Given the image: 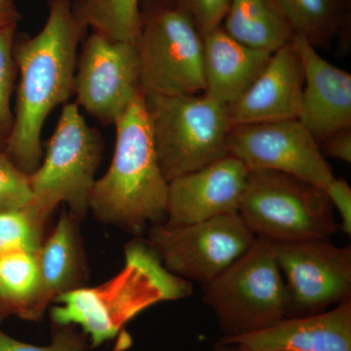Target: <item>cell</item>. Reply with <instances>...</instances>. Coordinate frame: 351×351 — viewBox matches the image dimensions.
I'll use <instances>...</instances> for the list:
<instances>
[{
    "instance_id": "277c9868",
    "label": "cell",
    "mask_w": 351,
    "mask_h": 351,
    "mask_svg": "<svg viewBox=\"0 0 351 351\" xmlns=\"http://www.w3.org/2000/svg\"><path fill=\"white\" fill-rule=\"evenodd\" d=\"M202 292L223 338L258 332L287 317V288L269 240L256 237L244 255L203 284Z\"/></svg>"
},
{
    "instance_id": "7402d4cb",
    "label": "cell",
    "mask_w": 351,
    "mask_h": 351,
    "mask_svg": "<svg viewBox=\"0 0 351 351\" xmlns=\"http://www.w3.org/2000/svg\"><path fill=\"white\" fill-rule=\"evenodd\" d=\"M140 3L141 0H75L73 10L92 32L110 40L137 45Z\"/></svg>"
},
{
    "instance_id": "5bb4252c",
    "label": "cell",
    "mask_w": 351,
    "mask_h": 351,
    "mask_svg": "<svg viewBox=\"0 0 351 351\" xmlns=\"http://www.w3.org/2000/svg\"><path fill=\"white\" fill-rule=\"evenodd\" d=\"M301 57L304 87L298 119L318 145L334 132L351 127V75L330 64L300 34L291 40Z\"/></svg>"
},
{
    "instance_id": "83f0119b",
    "label": "cell",
    "mask_w": 351,
    "mask_h": 351,
    "mask_svg": "<svg viewBox=\"0 0 351 351\" xmlns=\"http://www.w3.org/2000/svg\"><path fill=\"white\" fill-rule=\"evenodd\" d=\"M325 193L331 201L334 209L338 210L341 216V232L351 235V188L343 179H335L324 189Z\"/></svg>"
},
{
    "instance_id": "d4e9b609",
    "label": "cell",
    "mask_w": 351,
    "mask_h": 351,
    "mask_svg": "<svg viewBox=\"0 0 351 351\" xmlns=\"http://www.w3.org/2000/svg\"><path fill=\"white\" fill-rule=\"evenodd\" d=\"M32 199L29 175L21 170L5 152H0V213L29 208Z\"/></svg>"
},
{
    "instance_id": "ba28073f",
    "label": "cell",
    "mask_w": 351,
    "mask_h": 351,
    "mask_svg": "<svg viewBox=\"0 0 351 351\" xmlns=\"http://www.w3.org/2000/svg\"><path fill=\"white\" fill-rule=\"evenodd\" d=\"M140 21L137 48L143 93H203V36L193 21L163 0H141Z\"/></svg>"
},
{
    "instance_id": "e0dca14e",
    "label": "cell",
    "mask_w": 351,
    "mask_h": 351,
    "mask_svg": "<svg viewBox=\"0 0 351 351\" xmlns=\"http://www.w3.org/2000/svg\"><path fill=\"white\" fill-rule=\"evenodd\" d=\"M78 223L69 211H64L39 249L40 280L32 307L34 322L43 319L57 297L85 287L88 267Z\"/></svg>"
},
{
    "instance_id": "f546056e",
    "label": "cell",
    "mask_w": 351,
    "mask_h": 351,
    "mask_svg": "<svg viewBox=\"0 0 351 351\" xmlns=\"http://www.w3.org/2000/svg\"><path fill=\"white\" fill-rule=\"evenodd\" d=\"M21 13L16 0H0V32L19 24Z\"/></svg>"
},
{
    "instance_id": "9a60e30c",
    "label": "cell",
    "mask_w": 351,
    "mask_h": 351,
    "mask_svg": "<svg viewBox=\"0 0 351 351\" xmlns=\"http://www.w3.org/2000/svg\"><path fill=\"white\" fill-rule=\"evenodd\" d=\"M304 71L292 43L272 53L269 63L241 97L228 106L232 125L298 119Z\"/></svg>"
},
{
    "instance_id": "30bf717a",
    "label": "cell",
    "mask_w": 351,
    "mask_h": 351,
    "mask_svg": "<svg viewBox=\"0 0 351 351\" xmlns=\"http://www.w3.org/2000/svg\"><path fill=\"white\" fill-rule=\"evenodd\" d=\"M288 292L287 317L326 311L351 300V247L330 239L274 243Z\"/></svg>"
},
{
    "instance_id": "4fadbf2b",
    "label": "cell",
    "mask_w": 351,
    "mask_h": 351,
    "mask_svg": "<svg viewBox=\"0 0 351 351\" xmlns=\"http://www.w3.org/2000/svg\"><path fill=\"white\" fill-rule=\"evenodd\" d=\"M248 167L237 157L215 162L168 182L164 225H191L239 212L246 188Z\"/></svg>"
},
{
    "instance_id": "8992f818",
    "label": "cell",
    "mask_w": 351,
    "mask_h": 351,
    "mask_svg": "<svg viewBox=\"0 0 351 351\" xmlns=\"http://www.w3.org/2000/svg\"><path fill=\"white\" fill-rule=\"evenodd\" d=\"M103 151L99 131L88 126L77 104H66L43 162L29 175L34 195L29 209L41 226L45 228L61 203L78 221L86 217Z\"/></svg>"
},
{
    "instance_id": "603a6c76",
    "label": "cell",
    "mask_w": 351,
    "mask_h": 351,
    "mask_svg": "<svg viewBox=\"0 0 351 351\" xmlns=\"http://www.w3.org/2000/svg\"><path fill=\"white\" fill-rule=\"evenodd\" d=\"M17 29L18 25L0 32V152H5L14 125L11 97L18 75L14 59Z\"/></svg>"
},
{
    "instance_id": "ac0fdd59",
    "label": "cell",
    "mask_w": 351,
    "mask_h": 351,
    "mask_svg": "<svg viewBox=\"0 0 351 351\" xmlns=\"http://www.w3.org/2000/svg\"><path fill=\"white\" fill-rule=\"evenodd\" d=\"M203 93L226 106L251 87L272 55L235 40L221 27L203 36Z\"/></svg>"
},
{
    "instance_id": "4dcf8cb0",
    "label": "cell",
    "mask_w": 351,
    "mask_h": 351,
    "mask_svg": "<svg viewBox=\"0 0 351 351\" xmlns=\"http://www.w3.org/2000/svg\"><path fill=\"white\" fill-rule=\"evenodd\" d=\"M212 351H247L241 346L233 345V343H223V341H219L215 343L213 350Z\"/></svg>"
},
{
    "instance_id": "d6986e66",
    "label": "cell",
    "mask_w": 351,
    "mask_h": 351,
    "mask_svg": "<svg viewBox=\"0 0 351 351\" xmlns=\"http://www.w3.org/2000/svg\"><path fill=\"white\" fill-rule=\"evenodd\" d=\"M221 27L235 40L271 53L295 34L280 0H230Z\"/></svg>"
},
{
    "instance_id": "f1b7e54d",
    "label": "cell",
    "mask_w": 351,
    "mask_h": 351,
    "mask_svg": "<svg viewBox=\"0 0 351 351\" xmlns=\"http://www.w3.org/2000/svg\"><path fill=\"white\" fill-rule=\"evenodd\" d=\"M324 157L351 163V127L341 129L328 136L319 145Z\"/></svg>"
},
{
    "instance_id": "484cf974",
    "label": "cell",
    "mask_w": 351,
    "mask_h": 351,
    "mask_svg": "<svg viewBox=\"0 0 351 351\" xmlns=\"http://www.w3.org/2000/svg\"><path fill=\"white\" fill-rule=\"evenodd\" d=\"M89 341L77 327L52 323L50 343L32 345L12 338L0 330V351H90Z\"/></svg>"
},
{
    "instance_id": "6da1fadb",
    "label": "cell",
    "mask_w": 351,
    "mask_h": 351,
    "mask_svg": "<svg viewBox=\"0 0 351 351\" xmlns=\"http://www.w3.org/2000/svg\"><path fill=\"white\" fill-rule=\"evenodd\" d=\"M87 29L73 13V0H48L47 19L40 32L16 38L14 59L20 82L5 152L27 174L40 165L46 119L75 94L78 45Z\"/></svg>"
},
{
    "instance_id": "1f68e13d",
    "label": "cell",
    "mask_w": 351,
    "mask_h": 351,
    "mask_svg": "<svg viewBox=\"0 0 351 351\" xmlns=\"http://www.w3.org/2000/svg\"><path fill=\"white\" fill-rule=\"evenodd\" d=\"M11 314L9 313L8 308H7L5 304H3V302L0 300V325Z\"/></svg>"
},
{
    "instance_id": "44dd1931",
    "label": "cell",
    "mask_w": 351,
    "mask_h": 351,
    "mask_svg": "<svg viewBox=\"0 0 351 351\" xmlns=\"http://www.w3.org/2000/svg\"><path fill=\"white\" fill-rule=\"evenodd\" d=\"M38 252L16 250L0 255V300L11 315L32 321L39 289Z\"/></svg>"
},
{
    "instance_id": "8fae6325",
    "label": "cell",
    "mask_w": 351,
    "mask_h": 351,
    "mask_svg": "<svg viewBox=\"0 0 351 351\" xmlns=\"http://www.w3.org/2000/svg\"><path fill=\"white\" fill-rule=\"evenodd\" d=\"M137 45L92 32L77 57L76 104L104 125H114L142 93Z\"/></svg>"
},
{
    "instance_id": "4316f807",
    "label": "cell",
    "mask_w": 351,
    "mask_h": 351,
    "mask_svg": "<svg viewBox=\"0 0 351 351\" xmlns=\"http://www.w3.org/2000/svg\"><path fill=\"white\" fill-rule=\"evenodd\" d=\"M193 21L201 36L221 27L230 0H163Z\"/></svg>"
},
{
    "instance_id": "2e32d148",
    "label": "cell",
    "mask_w": 351,
    "mask_h": 351,
    "mask_svg": "<svg viewBox=\"0 0 351 351\" xmlns=\"http://www.w3.org/2000/svg\"><path fill=\"white\" fill-rule=\"evenodd\" d=\"M219 341L247 351H351V300L330 311L285 317L260 331Z\"/></svg>"
},
{
    "instance_id": "7a4b0ae2",
    "label": "cell",
    "mask_w": 351,
    "mask_h": 351,
    "mask_svg": "<svg viewBox=\"0 0 351 351\" xmlns=\"http://www.w3.org/2000/svg\"><path fill=\"white\" fill-rule=\"evenodd\" d=\"M123 269L97 287H82L57 297L52 323L73 325L91 348L117 339L136 315L164 301L193 294V284L171 274L147 239L136 237L125 246Z\"/></svg>"
},
{
    "instance_id": "52a82bcc",
    "label": "cell",
    "mask_w": 351,
    "mask_h": 351,
    "mask_svg": "<svg viewBox=\"0 0 351 351\" xmlns=\"http://www.w3.org/2000/svg\"><path fill=\"white\" fill-rule=\"evenodd\" d=\"M324 189L278 171H249L239 213L258 239L274 243L330 239L339 230Z\"/></svg>"
},
{
    "instance_id": "cb8c5ba5",
    "label": "cell",
    "mask_w": 351,
    "mask_h": 351,
    "mask_svg": "<svg viewBox=\"0 0 351 351\" xmlns=\"http://www.w3.org/2000/svg\"><path fill=\"white\" fill-rule=\"evenodd\" d=\"M44 228L29 207L0 213V255L16 250L39 251Z\"/></svg>"
},
{
    "instance_id": "5b68a950",
    "label": "cell",
    "mask_w": 351,
    "mask_h": 351,
    "mask_svg": "<svg viewBox=\"0 0 351 351\" xmlns=\"http://www.w3.org/2000/svg\"><path fill=\"white\" fill-rule=\"evenodd\" d=\"M159 167L169 182L228 156V108L204 93L145 95Z\"/></svg>"
},
{
    "instance_id": "ffe728a7",
    "label": "cell",
    "mask_w": 351,
    "mask_h": 351,
    "mask_svg": "<svg viewBox=\"0 0 351 351\" xmlns=\"http://www.w3.org/2000/svg\"><path fill=\"white\" fill-rule=\"evenodd\" d=\"M295 34L315 49L329 50L351 27V0H280Z\"/></svg>"
},
{
    "instance_id": "7c38bea8",
    "label": "cell",
    "mask_w": 351,
    "mask_h": 351,
    "mask_svg": "<svg viewBox=\"0 0 351 351\" xmlns=\"http://www.w3.org/2000/svg\"><path fill=\"white\" fill-rule=\"evenodd\" d=\"M226 149L249 170L278 171L323 189L335 179L319 145L299 119L233 125Z\"/></svg>"
},
{
    "instance_id": "9c48e42d",
    "label": "cell",
    "mask_w": 351,
    "mask_h": 351,
    "mask_svg": "<svg viewBox=\"0 0 351 351\" xmlns=\"http://www.w3.org/2000/svg\"><path fill=\"white\" fill-rule=\"evenodd\" d=\"M147 241L171 274L206 284L251 248L256 237L237 213L191 225L149 226Z\"/></svg>"
},
{
    "instance_id": "3957f363",
    "label": "cell",
    "mask_w": 351,
    "mask_h": 351,
    "mask_svg": "<svg viewBox=\"0 0 351 351\" xmlns=\"http://www.w3.org/2000/svg\"><path fill=\"white\" fill-rule=\"evenodd\" d=\"M114 126L112 161L107 173L95 182L90 211L101 223L140 237L149 226L165 221L168 191L143 92Z\"/></svg>"
}]
</instances>
